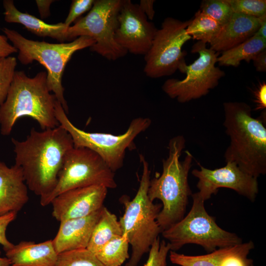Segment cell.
I'll use <instances>...</instances> for the list:
<instances>
[{"mask_svg": "<svg viewBox=\"0 0 266 266\" xmlns=\"http://www.w3.org/2000/svg\"><path fill=\"white\" fill-rule=\"evenodd\" d=\"M11 141L15 164L21 168L28 189L43 200L55 188L64 157L73 147L71 136L59 125L42 132L33 128L25 140Z\"/></svg>", "mask_w": 266, "mask_h": 266, "instance_id": "cell-1", "label": "cell"}, {"mask_svg": "<svg viewBox=\"0 0 266 266\" xmlns=\"http://www.w3.org/2000/svg\"><path fill=\"white\" fill-rule=\"evenodd\" d=\"M226 133L230 143L226 149V163L233 162L243 172L257 178L266 173V128L261 117L252 115L244 102L223 103Z\"/></svg>", "mask_w": 266, "mask_h": 266, "instance_id": "cell-2", "label": "cell"}, {"mask_svg": "<svg viewBox=\"0 0 266 266\" xmlns=\"http://www.w3.org/2000/svg\"><path fill=\"white\" fill-rule=\"evenodd\" d=\"M185 143L183 135H177L169 140L168 156L163 160L162 173L150 181L149 199L152 201L158 199L162 202L157 218L162 232L184 217L189 197L192 195L188 178L193 157L187 151L184 160H180Z\"/></svg>", "mask_w": 266, "mask_h": 266, "instance_id": "cell-3", "label": "cell"}, {"mask_svg": "<svg viewBox=\"0 0 266 266\" xmlns=\"http://www.w3.org/2000/svg\"><path fill=\"white\" fill-rule=\"evenodd\" d=\"M45 71L33 77L23 71H15L7 98L0 105V131L3 135L10 134L17 120L29 117L45 130L60 125L55 113V95L51 94Z\"/></svg>", "mask_w": 266, "mask_h": 266, "instance_id": "cell-4", "label": "cell"}, {"mask_svg": "<svg viewBox=\"0 0 266 266\" xmlns=\"http://www.w3.org/2000/svg\"><path fill=\"white\" fill-rule=\"evenodd\" d=\"M139 158L142 172L137 192L132 200L127 196L120 199L125 208L119 220L122 235L132 247L131 255L125 266H137L162 232L157 221L162 204L154 203L148 197L151 171L145 157L140 155Z\"/></svg>", "mask_w": 266, "mask_h": 266, "instance_id": "cell-5", "label": "cell"}, {"mask_svg": "<svg viewBox=\"0 0 266 266\" xmlns=\"http://www.w3.org/2000/svg\"><path fill=\"white\" fill-rule=\"evenodd\" d=\"M2 31L17 49L18 59L21 64L27 65L36 61L45 67L49 90L54 93L67 114L68 107L62 83L64 69L76 51L92 47L95 43V40L89 36H82L67 43H50L28 39L17 31L7 28H4Z\"/></svg>", "mask_w": 266, "mask_h": 266, "instance_id": "cell-6", "label": "cell"}, {"mask_svg": "<svg viewBox=\"0 0 266 266\" xmlns=\"http://www.w3.org/2000/svg\"><path fill=\"white\" fill-rule=\"evenodd\" d=\"M193 204L187 215L169 228L162 232L170 246V251H176L184 245L195 244L212 252L217 248L232 246L242 242L234 233L219 227L214 218L204 207V200L197 194L192 195Z\"/></svg>", "mask_w": 266, "mask_h": 266, "instance_id": "cell-7", "label": "cell"}, {"mask_svg": "<svg viewBox=\"0 0 266 266\" xmlns=\"http://www.w3.org/2000/svg\"><path fill=\"white\" fill-rule=\"evenodd\" d=\"M55 113L60 125L71 136L73 146L85 147L95 152L114 172L123 166L126 150L135 148L134 139L151 124L150 118L139 117L132 120L127 130L122 134L90 133L75 127L57 100Z\"/></svg>", "mask_w": 266, "mask_h": 266, "instance_id": "cell-8", "label": "cell"}, {"mask_svg": "<svg viewBox=\"0 0 266 266\" xmlns=\"http://www.w3.org/2000/svg\"><path fill=\"white\" fill-rule=\"evenodd\" d=\"M94 185L116 188L114 172L95 152L87 148L73 146L64 157L55 188L40 203L42 206H47L65 191Z\"/></svg>", "mask_w": 266, "mask_h": 266, "instance_id": "cell-9", "label": "cell"}, {"mask_svg": "<svg viewBox=\"0 0 266 266\" xmlns=\"http://www.w3.org/2000/svg\"><path fill=\"white\" fill-rule=\"evenodd\" d=\"M121 2L122 0H95L89 13L67 28L66 41L89 36L95 41L90 47L92 51L108 60L115 61L124 57L128 52L114 38Z\"/></svg>", "mask_w": 266, "mask_h": 266, "instance_id": "cell-10", "label": "cell"}, {"mask_svg": "<svg viewBox=\"0 0 266 266\" xmlns=\"http://www.w3.org/2000/svg\"><path fill=\"white\" fill-rule=\"evenodd\" d=\"M189 22L172 17L164 19L145 55L144 72L147 76L158 78L171 75L177 70L182 72L187 54L182 47L192 38L186 32Z\"/></svg>", "mask_w": 266, "mask_h": 266, "instance_id": "cell-11", "label": "cell"}, {"mask_svg": "<svg viewBox=\"0 0 266 266\" xmlns=\"http://www.w3.org/2000/svg\"><path fill=\"white\" fill-rule=\"evenodd\" d=\"M192 53L199 57L193 63L187 64L181 73L186 76L182 80H166L162 88L170 98L180 103H185L207 95L215 88L220 79L225 75L224 71L215 66L219 52L206 47V44L198 41L192 47Z\"/></svg>", "mask_w": 266, "mask_h": 266, "instance_id": "cell-12", "label": "cell"}, {"mask_svg": "<svg viewBox=\"0 0 266 266\" xmlns=\"http://www.w3.org/2000/svg\"><path fill=\"white\" fill-rule=\"evenodd\" d=\"M118 22L114 35L116 43L128 53L145 56L158 29L148 21L138 4L122 0Z\"/></svg>", "mask_w": 266, "mask_h": 266, "instance_id": "cell-13", "label": "cell"}, {"mask_svg": "<svg viewBox=\"0 0 266 266\" xmlns=\"http://www.w3.org/2000/svg\"><path fill=\"white\" fill-rule=\"evenodd\" d=\"M192 174L198 179V195L204 201L216 194L220 188L233 190L251 201L259 192L257 178L243 172L233 162H227L225 166L210 169L200 165Z\"/></svg>", "mask_w": 266, "mask_h": 266, "instance_id": "cell-14", "label": "cell"}, {"mask_svg": "<svg viewBox=\"0 0 266 266\" xmlns=\"http://www.w3.org/2000/svg\"><path fill=\"white\" fill-rule=\"evenodd\" d=\"M107 189L94 185L65 191L51 201L52 216L59 222L87 216L103 206Z\"/></svg>", "mask_w": 266, "mask_h": 266, "instance_id": "cell-15", "label": "cell"}, {"mask_svg": "<svg viewBox=\"0 0 266 266\" xmlns=\"http://www.w3.org/2000/svg\"><path fill=\"white\" fill-rule=\"evenodd\" d=\"M101 208L87 216L60 222L57 234L52 239L58 254L65 251L87 248Z\"/></svg>", "mask_w": 266, "mask_h": 266, "instance_id": "cell-16", "label": "cell"}, {"mask_svg": "<svg viewBox=\"0 0 266 266\" xmlns=\"http://www.w3.org/2000/svg\"><path fill=\"white\" fill-rule=\"evenodd\" d=\"M28 189L20 167L0 161V216L18 213L29 200Z\"/></svg>", "mask_w": 266, "mask_h": 266, "instance_id": "cell-17", "label": "cell"}, {"mask_svg": "<svg viewBox=\"0 0 266 266\" xmlns=\"http://www.w3.org/2000/svg\"><path fill=\"white\" fill-rule=\"evenodd\" d=\"M260 18L233 12L210 43V49L223 52L233 48L252 36L260 26Z\"/></svg>", "mask_w": 266, "mask_h": 266, "instance_id": "cell-18", "label": "cell"}, {"mask_svg": "<svg viewBox=\"0 0 266 266\" xmlns=\"http://www.w3.org/2000/svg\"><path fill=\"white\" fill-rule=\"evenodd\" d=\"M4 251L11 266H56L58 257L52 239L40 243L22 241Z\"/></svg>", "mask_w": 266, "mask_h": 266, "instance_id": "cell-19", "label": "cell"}, {"mask_svg": "<svg viewBox=\"0 0 266 266\" xmlns=\"http://www.w3.org/2000/svg\"><path fill=\"white\" fill-rule=\"evenodd\" d=\"M4 20L7 23H19L33 33L41 37H49L64 42L66 41L67 27L64 23L49 24L41 19L20 11L12 0H4Z\"/></svg>", "mask_w": 266, "mask_h": 266, "instance_id": "cell-20", "label": "cell"}, {"mask_svg": "<svg viewBox=\"0 0 266 266\" xmlns=\"http://www.w3.org/2000/svg\"><path fill=\"white\" fill-rule=\"evenodd\" d=\"M122 235V230L116 216L103 206L92 232L87 249L94 254L112 238Z\"/></svg>", "mask_w": 266, "mask_h": 266, "instance_id": "cell-21", "label": "cell"}, {"mask_svg": "<svg viewBox=\"0 0 266 266\" xmlns=\"http://www.w3.org/2000/svg\"><path fill=\"white\" fill-rule=\"evenodd\" d=\"M266 48V39L254 34L237 46L222 52L217 58V63L221 66L237 67L242 61L249 63Z\"/></svg>", "mask_w": 266, "mask_h": 266, "instance_id": "cell-22", "label": "cell"}, {"mask_svg": "<svg viewBox=\"0 0 266 266\" xmlns=\"http://www.w3.org/2000/svg\"><path fill=\"white\" fill-rule=\"evenodd\" d=\"M129 245L122 235L108 241L94 254L104 266H120L130 258Z\"/></svg>", "mask_w": 266, "mask_h": 266, "instance_id": "cell-23", "label": "cell"}, {"mask_svg": "<svg viewBox=\"0 0 266 266\" xmlns=\"http://www.w3.org/2000/svg\"><path fill=\"white\" fill-rule=\"evenodd\" d=\"M222 26L200 10L190 20L186 28L187 33L194 39L204 43H210L219 33Z\"/></svg>", "mask_w": 266, "mask_h": 266, "instance_id": "cell-24", "label": "cell"}, {"mask_svg": "<svg viewBox=\"0 0 266 266\" xmlns=\"http://www.w3.org/2000/svg\"><path fill=\"white\" fill-rule=\"evenodd\" d=\"M252 241L216 249L218 266H254L253 261L247 256L253 249Z\"/></svg>", "mask_w": 266, "mask_h": 266, "instance_id": "cell-25", "label": "cell"}, {"mask_svg": "<svg viewBox=\"0 0 266 266\" xmlns=\"http://www.w3.org/2000/svg\"><path fill=\"white\" fill-rule=\"evenodd\" d=\"M56 266H104L87 248L65 251L58 254Z\"/></svg>", "mask_w": 266, "mask_h": 266, "instance_id": "cell-26", "label": "cell"}, {"mask_svg": "<svg viewBox=\"0 0 266 266\" xmlns=\"http://www.w3.org/2000/svg\"><path fill=\"white\" fill-rule=\"evenodd\" d=\"M200 10L216 21L221 26L231 18L233 11L226 0H204Z\"/></svg>", "mask_w": 266, "mask_h": 266, "instance_id": "cell-27", "label": "cell"}, {"mask_svg": "<svg viewBox=\"0 0 266 266\" xmlns=\"http://www.w3.org/2000/svg\"><path fill=\"white\" fill-rule=\"evenodd\" d=\"M169 257L172 264L180 266H218L216 250L209 254L199 256H188L170 251Z\"/></svg>", "mask_w": 266, "mask_h": 266, "instance_id": "cell-28", "label": "cell"}, {"mask_svg": "<svg viewBox=\"0 0 266 266\" xmlns=\"http://www.w3.org/2000/svg\"><path fill=\"white\" fill-rule=\"evenodd\" d=\"M17 65L16 58L8 56L0 59V105L5 100Z\"/></svg>", "mask_w": 266, "mask_h": 266, "instance_id": "cell-29", "label": "cell"}, {"mask_svg": "<svg viewBox=\"0 0 266 266\" xmlns=\"http://www.w3.org/2000/svg\"><path fill=\"white\" fill-rule=\"evenodd\" d=\"M233 12L259 18L266 14V0H226Z\"/></svg>", "mask_w": 266, "mask_h": 266, "instance_id": "cell-30", "label": "cell"}, {"mask_svg": "<svg viewBox=\"0 0 266 266\" xmlns=\"http://www.w3.org/2000/svg\"><path fill=\"white\" fill-rule=\"evenodd\" d=\"M170 251L169 243L164 240L161 241L158 237L151 245L148 258L143 266H167L166 258Z\"/></svg>", "mask_w": 266, "mask_h": 266, "instance_id": "cell-31", "label": "cell"}, {"mask_svg": "<svg viewBox=\"0 0 266 266\" xmlns=\"http://www.w3.org/2000/svg\"><path fill=\"white\" fill-rule=\"evenodd\" d=\"M94 0H73L66 18L64 23L69 27L70 24L85 12L90 10Z\"/></svg>", "mask_w": 266, "mask_h": 266, "instance_id": "cell-32", "label": "cell"}, {"mask_svg": "<svg viewBox=\"0 0 266 266\" xmlns=\"http://www.w3.org/2000/svg\"><path fill=\"white\" fill-rule=\"evenodd\" d=\"M17 213L10 212L0 216V244L4 250L11 248L14 244L7 238L6 230L8 225L16 218Z\"/></svg>", "mask_w": 266, "mask_h": 266, "instance_id": "cell-33", "label": "cell"}, {"mask_svg": "<svg viewBox=\"0 0 266 266\" xmlns=\"http://www.w3.org/2000/svg\"><path fill=\"white\" fill-rule=\"evenodd\" d=\"M254 101L256 107L255 110H266V83L265 81L260 83L254 91Z\"/></svg>", "mask_w": 266, "mask_h": 266, "instance_id": "cell-34", "label": "cell"}, {"mask_svg": "<svg viewBox=\"0 0 266 266\" xmlns=\"http://www.w3.org/2000/svg\"><path fill=\"white\" fill-rule=\"evenodd\" d=\"M6 36L0 34V58H5L18 52L17 49L10 44Z\"/></svg>", "mask_w": 266, "mask_h": 266, "instance_id": "cell-35", "label": "cell"}, {"mask_svg": "<svg viewBox=\"0 0 266 266\" xmlns=\"http://www.w3.org/2000/svg\"><path fill=\"white\" fill-rule=\"evenodd\" d=\"M154 0H141L139 6L142 11L147 17L148 20L150 21L154 19L155 15V11L154 9Z\"/></svg>", "mask_w": 266, "mask_h": 266, "instance_id": "cell-36", "label": "cell"}, {"mask_svg": "<svg viewBox=\"0 0 266 266\" xmlns=\"http://www.w3.org/2000/svg\"><path fill=\"white\" fill-rule=\"evenodd\" d=\"M257 71L266 72V49L259 53L252 60Z\"/></svg>", "mask_w": 266, "mask_h": 266, "instance_id": "cell-37", "label": "cell"}, {"mask_svg": "<svg viewBox=\"0 0 266 266\" xmlns=\"http://www.w3.org/2000/svg\"><path fill=\"white\" fill-rule=\"evenodd\" d=\"M52 0H36L35 2L42 19L46 18L50 15V7L53 2Z\"/></svg>", "mask_w": 266, "mask_h": 266, "instance_id": "cell-38", "label": "cell"}, {"mask_svg": "<svg viewBox=\"0 0 266 266\" xmlns=\"http://www.w3.org/2000/svg\"><path fill=\"white\" fill-rule=\"evenodd\" d=\"M260 18L261 19L260 26L254 34L266 39V14Z\"/></svg>", "mask_w": 266, "mask_h": 266, "instance_id": "cell-39", "label": "cell"}, {"mask_svg": "<svg viewBox=\"0 0 266 266\" xmlns=\"http://www.w3.org/2000/svg\"><path fill=\"white\" fill-rule=\"evenodd\" d=\"M0 266H11V263L7 258L1 256L0 250Z\"/></svg>", "mask_w": 266, "mask_h": 266, "instance_id": "cell-40", "label": "cell"}, {"mask_svg": "<svg viewBox=\"0 0 266 266\" xmlns=\"http://www.w3.org/2000/svg\"></svg>", "mask_w": 266, "mask_h": 266, "instance_id": "cell-41", "label": "cell"}]
</instances>
